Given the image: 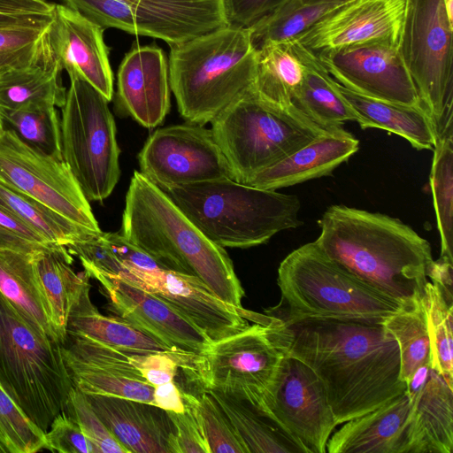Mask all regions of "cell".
<instances>
[{
    "mask_svg": "<svg viewBox=\"0 0 453 453\" xmlns=\"http://www.w3.org/2000/svg\"><path fill=\"white\" fill-rule=\"evenodd\" d=\"M89 290L88 282L73 303L68 316L66 334L88 337L128 355L183 353L175 351L161 341L116 316L101 314L90 300Z\"/></svg>",
    "mask_w": 453,
    "mask_h": 453,
    "instance_id": "29",
    "label": "cell"
},
{
    "mask_svg": "<svg viewBox=\"0 0 453 453\" xmlns=\"http://www.w3.org/2000/svg\"><path fill=\"white\" fill-rule=\"evenodd\" d=\"M0 445L3 453H35L46 449L45 433L0 386Z\"/></svg>",
    "mask_w": 453,
    "mask_h": 453,
    "instance_id": "41",
    "label": "cell"
},
{
    "mask_svg": "<svg viewBox=\"0 0 453 453\" xmlns=\"http://www.w3.org/2000/svg\"><path fill=\"white\" fill-rule=\"evenodd\" d=\"M406 0H351L323 16L295 40L316 53L372 40L398 43Z\"/></svg>",
    "mask_w": 453,
    "mask_h": 453,
    "instance_id": "20",
    "label": "cell"
},
{
    "mask_svg": "<svg viewBox=\"0 0 453 453\" xmlns=\"http://www.w3.org/2000/svg\"><path fill=\"white\" fill-rule=\"evenodd\" d=\"M104 237L115 256L122 263L124 269L127 267L145 271L165 269L151 256L130 242L120 233H104Z\"/></svg>",
    "mask_w": 453,
    "mask_h": 453,
    "instance_id": "51",
    "label": "cell"
},
{
    "mask_svg": "<svg viewBox=\"0 0 453 453\" xmlns=\"http://www.w3.org/2000/svg\"><path fill=\"white\" fill-rule=\"evenodd\" d=\"M270 411L308 453H326L337 426L325 388L305 364L288 356Z\"/></svg>",
    "mask_w": 453,
    "mask_h": 453,
    "instance_id": "17",
    "label": "cell"
},
{
    "mask_svg": "<svg viewBox=\"0 0 453 453\" xmlns=\"http://www.w3.org/2000/svg\"><path fill=\"white\" fill-rule=\"evenodd\" d=\"M244 316L251 321L247 328L212 342L202 356L203 378L206 390L243 387L261 396L269 409L288 356V329L265 312L245 310Z\"/></svg>",
    "mask_w": 453,
    "mask_h": 453,
    "instance_id": "11",
    "label": "cell"
},
{
    "mask_svg": "<svg viewBox=\"0 0 453 453\" xmlns=\"http://www.w3.org/2000/svg\"><path fill=\"white\" fill-rule=\"evenodd\" d=\"M47 450L59 453H99L79 425L61 411L45 433Z\"/></svg>",
    "mask_w": 453,
    "mask_h": 453,
    "instance_id": "47",
    "label": "cell"
},
{
    "mask_svg": "<svg viewBox=\"0 0 453 453\" xmlns=\"http://www.w3.org/2000/svg\"><path fill=\"white\" fill-rule=\"evenodd\" d=\"M452 39L443 0H406L398 49L437 137L453 126Z\"/></svg>",
    "mask_w": 453,
    "mask_h": 453,
    "instance_id": "10",
    "label": "cell"
},
{
    "mask_svg": "<svg viewBox=\"0 0 453 453\" xmlns=\"http://www.w3.org/2000/svg\"><path fill=\"white\" fill-rule=\"evenodd\" d=\"M58 246L0 205V250L35 254Z\"/></svg>",
    "mask_w": 453,
    "mask_h": 453,
    "instance_id": "45",
    "label": "cell"
},
{
    "mask_svg": "<svg viewBox=\"0 0 453 453\" xmlns=\"http://www.w3.org/2000/svg\"><path fill=\"white\" fill-rule=\"evenodd\" d=\"M116 276L170 305L212 342L239 333L250 324L243 307L225 303L196 277L161 268L145 271L131 267Z\"/></svg>",
    "mask_w": 453,
    "mask_h": 453,
    "instance_id": "16",
    "label": "cell"
},
{
    "mask_svg": "<svg viewBox=\"0 0 453 453\" xmlns=\"http://www.w3.org/2000/svg\"><path fill=\"white\" fill-rule=\"evenodd\" d=\"M304 4H342L351 0H301Z\"/></svg>",
    "mask_w": 453,
    "mask_h": 453,
    "instance_id": "53",
    "label": "cell"
},
{
    "mask_svg": "<svg viewBox=\"0 0 453 453\" xmlns=\"http://www.w3.org/2000/svg\"><path fill=\"white\" fill-rule=\"evenodd\" d=\"M104 29L161 39L169 46L229 25L224 0H65Z\"/></svg>",
    "mask_w": 453,
    "mask_h": 453,
    "instance_id": "12",
    "label": "cell"
},
{
    "mask_svg": "<svg viewBox=\"0 0 453 453\" xmlns=\"http://www.w3.org/2000/svg\"><path fill=\"white\" fill-rule=\"evenodd\" d=\"M161 189L210 241L224 249L257 246L303 225L296 196L232 179Z\"/></svg>",
    "mask_w": 453,
    "mask_h": 453,
    "instance_id": "6",
    "label": "cell"
},
{
    "mask_svg": "<svg viewBox=\"0 0 453 453\" xmlns=\"http://www.w3.org/2000/svg\"><path fill=\"white\" fill-rule=\"evenodd\" d=\"M54 5L46 0H0V27L50 24Z\"/></svg>",
    "mask_w": 453,
    "mask_h": 453,
    "instance_id": "48",
    "label": "cell"
},
{
    "mask_svg": "<svg viewBox=\"0 0 453 453\" xmlns=\"http://www.w3.org/2000/svg\"><path fill=\"white\" fill-rule=\"evenodd\" d=\"M314 241L333 260L386 295L413 304L434 263L429 242L400 219L342 204L329 206Z\"/></svg>",
    "mask_w": 453,
    "mask_h": 453,
    "instance_id": "2",
    "label": "cell"
},
{
    "mask_svg": "<svg viewBox=\"0 0 453 453\" xmlns=\"http://www.w3.org/2000/svg\"><path fill=\"white\" fill-rule=\"evenodd\" d=\"M61 349L73 386L83 394L154 404L155 387L133 365L130 355L72 334H66Z\"/></svg>",
    "mask_w": 453,
    "mask_h": 453,
    "instance_id": "18",
    "label": "cell"
},
{
    "mask_svg": "<svg viewBox=\"0 0 453 453\" xmlns=\"http://www.w3.org/2000/svg\"><path fill=\"white\" fill-rule=\"evenodd\" d=\"M284 324L288 356L320 380L337 426L405 392L398 345L382 325L334 319Z\"/></svg>",
    "mask_w": 453,
    "mask_h": 453,
    "instance_id": "1",
    "label": "cell"
},
{
    "mask_svg": "<svg viewBox=\"0 0 453 453\" xmlns=\"http://www.w3.org/2000/svg\"><path fill=\"white\" fill-rule=\"evenodd\" d=\"M287 0H224L229 25L250 27Z\"/></svg>",
    "mask_w": 453,
    "mask_h": 453,
    "instance_id": "50",
    "label": "cell"
},
{
    "mask_svg": "<svg viewBox=\"0 0 453 453\" xmlns=\"http://www.w3.org/2000/svg\"><path fill=\"white\" fill-rule=\"evenodd\" d=\"M409 411L406 392L349 419L330 436L328 453H404Z\"/></svg>",
    "mask_w": 453,
    "mask_h": 453,
    "instance_id": "27",
    "label": "cell"
},
{
    "mask_svg": "<svg viewBox=\"0 0 453 453\" xmlns=\"http://www.w3.org/2000/svg\"><path fill=\"white\" fill-rule=\"evenodd\" d=\"M72 263V255L62 245L34 254L35 270L50 303L61 344L66 336L71 307L89 279L85 272L76 273Z\"/></svg>",
    "mask_w": 453,
    "mask_h": 453,
    "instance_id": "34",
    "label": "cell"
},
{
    "mask_svg": "<svg viewBox=\"0 0 453 453\" xmlns=\"http://www.w3.org/2000/svg\"><path fill=\"white\" fill-rule=\"evenodd\" d=\"M430 343V365L453 389V302L427 281L422 297Z\"/></svg>",
    "mask_w": 453,
    "mask_h": 453,
    "instance_id": "37",
    "label": "cell"
},
{
    "mask_svg": "<svg viewBox=\"0 0 453 453\" xmlns=\"http://www.w3.org/2000/svg\"><path fill=\"white\" fill-rule=\"evenodd\" d=\"M168 59L156 44L134 45L118 71L116 109L141 126L153 128L170 110Z\"/></svg>",
    "mask_w": 453,
    "mask_h": 453,
    "instance_id": "22",
    "label": "cell"
},
{
    "mask_svg": "<svg viewBox=\"0 0 453 453\" xmlns=\"http://www.w3.org/2000/svg\"><path fill=\"white\" fill-rule=\"evenodd\" d=\"M343 4H309L301 0H287L250 27L254 46L257 49L265 42H285L296 39Z\"/></svg>",
    "mask_w": 453,
    "mask_h": 453,
    "instance_id": "40",
    "label": "cell"
},
{
    "mask_svg": "<svg viewBox=\"0 0 453 453\" xmlns=\"http://www.w3.org/2000/svg\"><path fill=\"white\" fill-rule=\"evenodd\" d=\"M0 453H2V448H1V446H0Z\"/></svg>",
    "mask_w": 453,
    "mask_h": 453,
    "instance_id": "55",
    "label": "cell"
},
{
    "mask_svg": "<svg viewBox=\"0 0 453 453\" xmlns=\"http://www.w3.org/2000/svg\"><path fill=\"white\" fill-rule=\"evenodd\" d=\"M0 182L96 233L102 230L89 201L63 160L43 155L9 129L0 134Z\"/></svg>",
    "mask_w": 453,
    "mask_h": 453,
    "instance_id": "13",
    "label": "cell"
},
{
    "mask_svg": "<svg viewBox=\"0 0 453 453\" xmlns=\"http://www.w3.org/2000/svg\"><path fill=\"white\" fill-rule=\"evenodd\" d=\"M193 401L210 453H249L229 419L207 390L194 395Z\"/></svg>",
    "mask_w": 453,
    "mask_h": 453,
    "instance_id": "42",
    "label": "cell"
},
{
    "mask_svg": "<svg viewBox=\"0 0 453 453\" xmlns=\"http://www.w3.org/2000/svg\"><path fill=\"white\" fill-rule=\"evenodd\" d=\"M337 88L357 116L362 129L380 128L406 139L416 150L434 149L437 134L423 107L372 98L351 91L338 82Z\"/></svg>",
    "mask_w": 453,
    "mask_h": 453,
    "instance_id": "30",
    "label": "cell"
},
{
    "mask_svg": "<svg viewBox=\"0 0 453 453\" xmlns=\"http://www.w3.org/2000/svg\"><path fill=\"white\" fill-rule=\"evenodd\" d=\"M93 410L127 453H176L168 412L128 398L86 395Z\"/></svg>",
    "mask_w": 453,
    "mask_h": 453,
    "instance_id": "24",
    "label": "cell"
},
{
    "mask_svg": "<svg viewBox=\"0 0 453 453\" xmlns=\"http://www.w3.org/2000/svg\"><path fill=\"white\" fill-rule=\"evenodd\" d=\"M63 70L46 35L30 63L0 72V111L35 105L61 108L67 90L62 83Z\"/></svg>",
    "mask_w": 453,
    "mask_h": 453,
    "instance_id": "28",
    "label": "cell"
},
{
    "mask_svg": "<svg viewBox=\"0 0 453 453\" xmlns=\"http://www.w3.org/2000/svg\"><path fill=\"white\" fill-rule=\"evenodd\" d=\"M0 386L44 433L73 387L61 343L35 328L1 294Z\"/></svg>",
    "mask_w": 453,
    "mask_h": 453,
    "instance_id": "7",
    "label": "cell"
},
{
    "mask_svg": "<svg viewBox=\"0 0 453 453\" xmlns=\"http://www.w3.org/2000/svg\"><path fill=\"white\" fill-rule=\"evenodd\" d=\"M154 405L176 413L185 411L186 403L182 391L174 380L155 386Z\"/></svg>",
    "mask_w": 453,
    "mask_h": 453,
    "instance_id": "52",
    "label": "cell"
},
{
    "mask_svg": "<svg viewBox=\"0 0 453 453\" xmlns=\"http://www.w3.org/2000/svg\"><path fill=\"white\" fill-rule=\"evenodd\" d=\"M50 24L0 27V72L30 63L41 48Z\"/></svg>",
    "mask_w": 453,
    "mask_h": 453,
    "instance_id": "43",
    "label": "cell"
},
{
    "mask_svg": "<svg viewBox=\"0 0 453 453\" xmlns=\"http://www.w3.org/2000/svg\"><path fill=\"white\" fill-rule=\"evenodd\" d=\"M3 130H4V127H3L2 119L0 117V134L2 133Z\"/></svg>",
    "mask_w": 453,
    "mask_h": 453,
    "instance_id": "54",
    "label": "cell"
},
{
    "mask_svg": "<svg viewBox=\"0 0 453 453\" xmlns=\"http://www.w3.org/2000/svg\"><path fill=\"white\" fill-rule=\"evenodd\" d=\"M0 294L35 328L60 343L34 254L0 250Z\"/></svg>",
    "mask_w": 453,
    "mask_h": 453,
    "instance_id": "31",
    "label": "cell"
},
{
    "mask_svg": "<svg viewBox=\"0 0 453 453\" xmlns=\"http://www.w3.org/2000/svg\"><path fill=\"white\" fill-rule=\"evenodd\" d=\"M277 282L280 304L265 312L286 324L334 319L382 325L412 305L361 280L330 258L315 242L300 246L281 261Z\"/></svg>",
    "mask_w": 453,
    "mask_h": 453,
    "instance_id": "5",
    "label": "cell"
},
{
    "mask_svg": "<svg viewBox=\"0 0 453 453\" xmlns=\"http://www.w3.org/2000/svg\"><path fill=\"white\" fill-rule=\"evenodd\" d=\"M314 54L331 77L351 91L375 99L423 107L396 42L372 40Z\"/></svg>",
    "mask_w": 453,
    "mask_h": 453,
    "instance_id": "15",
    "label": "cell"
},
{
    "mask_svg": "<svg viewBox=\"0 0 453 453\" xmlns=\"http://www.w3.org/2000/svg\"><path fill=\"white\" fill-rule=\"evenodd\" d=\"M211 123L232 179L243 184L331 131L319 127L295 105L273 104L253 89L228 105Z\"/></svg>",
    "mask_w": 453,
    "mask_h": 453,
    "instance_id": "8",
    "label": "cell"
},
{
    "mask_svg": "<svg viewBox=\"0 0 453 453\" xmlns=\"http://www.w3.org/2000/svg\"><path fill=\"white\" fill-rule=\"evenodd\" d=\"M170 49V88L187 122L211 123L253 89L257 49L250 27L226 25Z\"/></svg>",
    "mask_w": 453,
    "mask_h": 453,
    "instance_id": "4",
    "label": "cell"
},
{
    "mask_svg": "<svg viewBox=\"0 0 453 453\" xmlns=\"http://www.w3.org/2000/svg\"><path fill=\"white\" fill-rule=\"evenodd\" d=\"M405 392L409 411L404 453H451L453 389L426 364L406 381Z\"/></svg>",
    "mask_w": 453,
    "mask_h": 453,
    "instance_id": "23",
    "label": "cell"
},
{
    "mask_svg": "<svg viewBox=\"0 0 453 453\" xmlns=\"http://www.w3.org/2000/svg\"><path fill=\"white\" fill-rule=\"evenodd\" d=\"M104 28L68 5L55 4L48 42L63 69L76 73L110 102L113 74Z\"/></svg>",
    "mask_w": 453,
    "mask_h": 453,
    "instance_id": "21",
    "label": "cell"
},
{
    "mask_svg": "<svg viewBox=\"0 0 453 453\" xmlns=\"http://www.w3.org/2000/svg\"><path fill=\"white\" fill-rule=\"evenodd\" d=\"M114 316L178 352L205 355L212 342L170 305L116 275L93 273Z\"/></svg>",
    "mask_w": 453,
    "mask_h": 453,
    "instance_id": "19",
    "label": "cell"
},
{
    "mask_svg": "<svg viewBox=\"0 0 453 453\" xmlns=\"http://www.w3.org/2000/svg\"><path fill=\"white\" fill-rule=\"evenodd\" d=\"M0 205L58 245L66 246L101 233L77 225L44 203L1 182Z\"/></svg>",
    "mask_w": 453,
    "mask_h": 453,
    "instance_id": "35",
    "label": "cell"
},
{
    "mask_svg": "<svg viewBox=\"0 0 453 453\" xmlns=\"http://www.w3.org/2000/svg\"><path fill=\"white\" fill-rule=\"evenodd\" d=\"M62 411L79 425L99 453H127L93 410L86 395L74 387Z\"/></svg>",
    "mask_w": 453,
    "mask_h": 453,
    "instance_id": "44",
    "label": "cell"
},
{
    "mask_svg": "<svg viewBox=\"0 0 453 453\" xmlns=\"http://www.w3.org/2000/svg\"><path fill=\"white\" fill-rule=\"evenodd\" d=\"M433 151L430 188L441 237V257L453 263V126L437 137Z\"/></svg>",
    "mask_w": 453,
    "mask_h": 453,
    "instance_id": "36",
    "label": "cell"
},
{
    "mask_svg": "<svg viewBox=\"0 0 453 453\" xmlns=\"http://www.w3.org/2000/svg\"><path fill=\"white\" fill-rule=\"evenodd\" d=\"M382 326L398 345L400 380L406 384L418 367L430 364V343L422 299L388 318Z\"/></svg>",
    "mask_w": 453,
    "mask_h": 453,
    "instance_id": "39",
    "label": "cell"
},
{
    "mask_svg": "<svg viewBox=\"0 0 453 453\" xmlns=\"http://www.w3.org/2000/svg\"><path fill=\"white\" fill-rule=\"evenodd\" d=\"M4 129H9L27 146L57 160H63L60 119L53 105H35L0 111Z\"/></svg>",
    "mask_w": 453,
    "mask_h": 453,
    "instance_id": "38",
    "label": "cell"
},
{
    "mask_svg": "<svg viewBox=\"0 0 453 453\" xmlns=\"http://www.w3.org/2000/svg\"><path fill=\"white\" fill-rule=\"evenodd\" d=\"M138 162L140 173L160 188L232 179L211 129L189 122L157 129Z\"/></svg>",
    "mask_w": 453,
    "mask_h": 453,
    "instance_id": "14",
    "label": "cell"
},
{
    "mask_svg": "<svg viewBox=\"0 0 453 453\" xmlns=\"http://www.w3.org/2000/svg\"><path fill=\"white\" fill-rule=\"evenodd\" d=\"M305 66V75L293 104L319 127L332 130L357 116L340 94L336 81L317 56L295 39L289 41Z\"/></svg>",
    "mask_w": 453,
    "mask_h": 453,
    "instance_id": "32",
    "label": "cell"
},
{
    "mask_svg": "<svg viewBox=\"0 0 453 453\" xmlns=\"http://www.w3.org/2000/svg\"><path fill=\"white\" fill-rule=\"evenodd\" d=\"M61 107L62 158L88 201L102 202L120 176V150L109 101L76 73Z\"/></svg>",
    "mask_w": 453,
    "mask_h": 453,
    "instance_id": "9",
    "label": "cell"
},
{
    "mask_svg": "<svg viewBox=\"0 0 453 453\" xmlns=\"http://www.w3.org/2000/svg\"><path fill=\"white\" fill-rule=\"evenodd\" d=\"M186 403L183 412L167 411L175 429L176 453H210L194 404V395L182 391Z\"/></svg>",
    "mask_w": 453,
    "mask_h": 453,
    "instance_id": "46",
    "label": "cell"
},
{
    "mask_svg": "<svg viewBox=\"0 0 453 453\" xmlns=\"http://www.w3.org/2000/svg\"><path fill=\"white\" fill-rule=\"evenodd\" d=\"M190 355L193 353L157 352L130 355V358L142 377L155 387L174 380L180 364Z\"/></svg>",
    "mask_w": 453,
    "mask_h": 453,
    "instance_id": "49",
    "label": "cell"
},
{
    "mask_svg": "<svg viewBox=\"0 0 453 453\" xmlns=\"http://www.w3.org/2000/svg\"><path fill=\"white\" fill-rule=\"evenodd\" d=\"M305 75V66L290 42H265L257 48L253 90L275 105L292 106Z\"/></svg>",
    "mask_w": 453,
    "mask_h": 453,
    "instance_id": "33",
    "label": "cell"
},
{
    "mask_svg": "<svg viewBox=\"0 0 453 453\" xmlns=\"http://www.w3.org/2000/svg\"><path fill=\"white\" fill-rule=\"evenodd\" d=\"M359 149V141L342 127L331 130L254 175L246 185L277 190L327 176Z\"/></svg>",
    "mask_w": 453,
    "mask_h": 453,
    "instance_id": "26",
    "label": "cell"
},
{
    "mask_svg": "<svg viewBox=\"0 0 453 453\" xmlns=\"http://www.w3.org/2000/svg\"><path fill=\"white\" fill-rule=\"evenodd\" d=\"M217 401L249 453H308L272 414L263 398L243 387H214Z\"/></svg>",
    "mask_w": 453,
    "mask_h": 453,
    "instance_id": "25",
    "label": "cell"
},
{
    "mask_svg": "<svg viewBox=\"0 0 453 453\" xmlns=\"http://www.w3.org/2000/svg\"><path fill=\"white\" fill-rule=\"evenodd\" d=\"M120 234L163 268L196 277L219 299L242 308L244 290L225 249L138 171L127 192Z\"/></svg>",
    "mask_w": 453,
    "mask_h": 453,
    "instance_id": "3",
    "label": "cell"
}]
</instances>
